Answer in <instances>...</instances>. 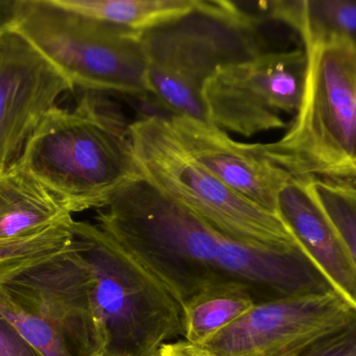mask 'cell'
<instances>
[{
    "mask_svg": "<svg viewBox=\"0 0 356 356\" xmlns=\"http://www.w3.org/2000/svg\"><path fill=\"white\" fill-rule=\"evenodd\" d=\"M0 317L43 356H75L64 334L37 304L0 286Z\"/></svg>",
    "mask_w": 356,
    "mask_h": 356,
    "instance_id": "obj_18",
    "label": "cell"
},
{
    "mask_svg": "<svg viewBox=\"0 0 356 356\" xmlns=\"http://www.w3.org/2000/svg\"><path fill=\"white\" fill-rule=\"evenodd\" d=\"M303 44L300 108L284 137L261 144V152L293 178L356 188V50L337 40Z\"/></svg>",
    "mask_w": 356,
    "mask_h": 356,
    "instance_id": "obj_4",
    "label": "cell"
},
{
    "mask_svg": "<svg viewBox=\"0 0 356 356\" xmlns=\"http://www.w3.org/2000/svg\"><path fill=\"white\" fill-rule=\"evenodd\" d=\"M355 315L338 292L257 303L198 347L211 356H294Z\"/></svg>",
    "mask_w": 356,
    "mask_h": 356,
    "instance_id": "obj_9",
    "label": "cell"
},
{
    "mask_svg": "<svg viewBox=\"0 0 356 356\" xmlns=\"http://www.w3.org/2000/svg\"><path fill=\"white\" fill-rule=\"evenodd\" d=\"M71 219L72 215L19 163L0 173V244Z\"/></svg>",
    "mask_w": 356,
    "mask_h": 356,
    "instance_id": "obj_14",
    "label": "cell"
},
{
    "mask_svg": "<svg viewBox=\"0 0 356 356\" xmlns=\"http://www.w3.org/2000/svg\"><path fill=\"white\" fill-rule=\"evenodd\" d=\"M267 20L292 27L303 42L337 40L356 50V0L259 2Z\"/></svg>",
    "mask_w": 356,
    "mask_h": 356,
    "instance_id": "obj_15",
    "label": "cell"
},
{
    "mask_svg": "<svg viewBox=\"0 0 356 356\" xmlns=\"http://www.w3.org/2000/svg\"><path fill=\"white\" fill-rule=\"evenodd\" d=\"M3 286L37 304L64 334L75 356H104L92 302V276L75 238L66 250Z\"/></svg>",
    "mask_w": 356,
    "mask_h": 356,
    "instance_id": "obj_11",
    "label": "cell"
},
{
    "mask_svg": "<svg viewBox=\"0 0 356 356\" xmlns=\"http://www.w3.org/2000/svg\"><path fill=\"white\" fill-rule=\"evenodd\" d=\"M166 119L198 164L249 202L278 215V196L293 177L263 154L261 144L236 141L209 121L184 116Z\"/></svg>",
    "mask_w": 356,
    "mask_h": 356,
    "instance_id": "obj_12",
    "label": "cell"
},
{
    "mask_svg": "<svg viewBox=\"0 0 356 356\" xmlns=\"http://www.w3.org/2000/svg\"><path fill=\"white\" fill-rule=\"evenodd\" d=\"M278 215L301 248L356 311V265L348 246L307 180L293 178L278 196Z\"/></svg>",
    "mask_w": 356,
    "mask_h": 356,
    "instance_id": "obj_13",
    "label": "cell"
},
{
    "mask_svg": "<svg viewBox=\"0 0 356 356\" xmlns=\"http://www.w3.org/2000/svg\"><path fill=\"white\" fill-rule=\"evenodd\" d=\"M73 12L143 33L191 12L197 0H56Z\"/></svg>",
    "mask_w": 356,
    "mask_h": 356,
    "instance_id": "obj_17",
    "label": "cell"
},
{
    "mask_svg": "<svg viewBox=\"0 0 356 356\" xmlns=\"http://www.w3.org/2000/svg\"><path fill=\"white\" fill-rule=\"evenodd\" d=\"M73 222L71 219L38 233L0 244V286L66 250L74 240Z\"/></svg>",
    "mask_w": 356,
    "mask_h": 356,
    "instance_id": "obj_19",
    "label": "cell"
},
{
    "mask_svg": "<svg viewBox=\"0 0 356 356\" xmlns=\"http://www.w3.org/2000/svg\"><path fill=\"white\" fill-rule=\"evenodd\" d=\"M0 356H43L0 317Z\"/></svg>",
    "mask_w": 356,
    "mask_h": 356,
    "instance_id": "obj_22",
    "label": "cell"
},
{
    "mask_svg": "<svg viewBox=\"0 0 356 356\" xmlns=\"http://www.w3.org/2000/svg\"><path fill=\"white\" fill-rule=\"evenodd\" d=\"M92 276V302L104 356H156L182 336L179 304L164 284L95 224L73 222Z\"/></svg>",
    "mask_w": 356,
    "mask_h": 356,
    "instance_id": "obj_5",
    "label": "cell"
},
{
    "mask_svg": "<svg viewBox=\"0 0 356 356\" xmlns=\"http://www.w3.org/2000/svg\"><path fill=\"white\" fill-rule=\"evenodd\" d=\"M305 49L267 52L220 67L202 91L207 118L244 137L282 129V113L298 112L307 84Z\"/></svg>",
    "mask_w": 356,
    "mask_h": 356,
    "instance_id": "obj_8",
    "label": "cell"
},
{
    "mask_svg": "<svg viewBox=\"0 0 356 356\" xmlns=\"http://www.w3.org/2000/svg\"><path fill=\"white\" fill-rule=\"evenodd\" d=\"M95 219L164 284L180 309L205 286L226 280L248 286L255 303L338 292L300 246L257 249L241 244L144 179L119 190Z\"/></svg>",
    "mask_w": 356,
    "mask_h": 356,
    "instance_id": "obj_1",
    "label": "cell"
},
{
    "mask_svg": "<svg viewBox=\"0 0 356 356\" xmlns=\"http://www.w3.org/2000/svg\"><path fill=\"white\" fill-rule=\"evenodd\" d=\"M307 186L344 238L356 265V188L318 179Z\"/></svg>",
    "mask_w": 356,
    "mask_h": 356,
    "instance_id": "obj_20",
    "label": "cell"
},
{
    "mask_svg": "<svg viewBox=\"0 0 356 356\" xmlns=\"http://www.w3.org/2000/svg\"><path fill=\"white\" fill-rule=\"evenodd\" d=\"M257 304L248 286L234 280L215 282L181 309L182 336L200 346Z\"/></svg>",
    "mask_w": 356,
    "mask_h": 356,
    "instance_id": "obj_16",
    "label": "cell"
},
{
    "mask_svg": "<svg viewBox=\"0 0 356 356\" xmlns=\"http://www.w3.org/2000/svg\"><path fill=\"white\" fill-rule=\"evenodd\" d=\"M14 29L74 89L146 100L141 33L73 12L56 0H20Z\"/></svg>",
    "mask_w": 356,
    "mask_h": 356,
    "instance_id": "obj_7",
    "label": "cell"
},
{
    "mask_svg": "<svg viewBox=\"0 0 356 356\" xmlns=\"http://www.w3.org/2000/svg\"><path fill=\"white\" fill-rule=\"evenodd\" d=\"M156 356H211L198 346L190 344L186 341L165 344Z\"/></svg>",
    "mask_w": 356,
    "mask_h": 356,
    "instance_id": "obj_23",
    "label": "cell"
},
{
    "mask_svg": "<svg viewBox=\"0 0 356 356\" xmlns=\"http://www.w3.org/2000/svg\"><path fill=\"white\" fill-rule=\"evenodd\" d=\"M267 19L222 0H197L191 12L141 33L146 100L164 117L207 121L205 83L220 67L250 60L266 50Z\"/></svg>",
    "mask_w": 356,
    "mask_h": 356,
    "instance_id": "obj_3",
    "label": "cell"
},
{
    "mask_svg": "<svg viewBox=\"0 0 356 356\" xmlns=\"http://www.w3.org/2000/svg\"><path fill=\"white\" fill-rule=\"evenodd\" d=\"M294 356H356V315L344 327Z\"/></svg>",
    "mask_w": 356,
    "mask_h": 356,
    "instance_id": "obj_21",
    "label": "cell"
},
{
    "mask_svg": "<svg viewBox=\"0 0 356 356\" xmlns=\"http://www.w3.org/2000/svg\"><path fill=\"white\" fill-rule=\"evenodd\" d=\"M19 6L20 0H0V35L15 29Z\"/></svg>",
    "mask_w": 356,
    "mask_h": 356,
    "instance_id": "obj_24",
    "label": "cell"
},
{
    "mask_svg": "<svg viewBox=\"0 0 356 356\" xmlns=\"http://www.w3.org/2000/svg\"><path fill=\"white\" fill-rule=\"evenodd\" d=\"M129 133L143 179L175 204L246 246H300L280 215L249 202L198 164L166 117L145 115L129 123Z\"/></svg>",
    "mask_w": 356,
    "mask_h": 356,
    "instance_id": "obj_6",
    "label": "cell"
},
{
    "mask_svg": "<svg viewBox=\"0 0 356 356\" xmlns=\"http://www.w3.org/2000/svg\"><path fill=\"white\" fill-rule=\"evenodd\" d=\"M73 90L18 31L0 35V173L19 162L44 116Z\"/></svg>",
    "mask_w": 356,
    "mask_h": 356,
    "instance_id": "obj_10",
    "label": "cell"
},
{
    "mask_svg": "<svg viewBox=\"0 0 356 356\" xmlns=\"http://www.w3.org/2000/svg\"><path fill=\"white\" fill-rule=\"evenodd\" d=\"M18 163L71 215L104 208L119 190L143 180L129 123L100 92L83 91L74 110L52 108Z\"/></svg>",
    "mask_w": 356,
    "mask_h": 356,
    "instance_id": "obj_2",
    "label": "cell"
}]
</instances>
